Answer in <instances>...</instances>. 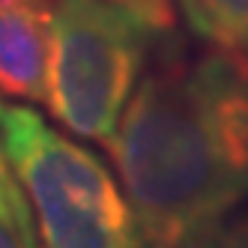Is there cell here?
<instances>
[{
	"mask_svg": "<svg viewBox=\"0 0 248 248\" xmlns=\"http://www.w3.org/2000/svg\"><path fill=\"white\" fill-rule=\"evenodd\" d=\"M108 150L140 248H183L248 201V63L218 51L162 60Z\"/></svg>",
	"mask_w": 248,
	"mask_h": 248,
	"instance_id": "cell-1",
	"label": "cell"
},
{
	"mask_svg": "<svg viewBox=\"0 0 248 248\" xmlns=\"http://www.w3.org/2000/svg\"><path fill=\"white\" fill-rule=\"evenodd\" d=\"M30 218V203L21 194L18 180L6 168L0 173V248H24Z\"/></svg>",
	"mask_w": 248,
	"mask_h": 248,
	"instance_id": "cell-6",
	"label": "cell"
},
{
	"mask_svg": "<svg viewBox=\"0 0 248 248\" xmlns=\"http://www.w3.org/2000/svg\"><path fill=\"white\" fill-rule=\"evenodd\" d=\"M6 168H9V165H6V162H3V150H0V173H3V170H6Z\"/></svg>",
	"mask_w": 248,
	"mask_h": 248,
	"instance_id": "cell-10",
	"label": "cell"
},
{
	"mask_svg": "<svg viewBox=\"0 0 248 248\" xmlns=\"http://www.w3.org/2000/svg\"><path fill=\"white\" fill-rule=\"evenodd\" d=\"M155 36L158 30L114 0H51V117L66 132L108 147Z\"/></svg>",
	"mask_w": 248,
	"mask_h": 248,
	"instance_id": "cell-3",
	"label": "cell"
},
{
	"mask_svg": "<svg viewBox=\"0 0 248 248\" xmlns=\"http://www.w3.org/2000/svg\"><path fill=\"white\" fill-rule=\"evenodd\" d=\"M114 3L126 6L158 33H168L173 27V0H114Z\"/></svg>",
	"mask_w": 248,
	"mask_h": 248,
	"instance_id": "cell-8",
	"label": "cell"
},
{
	"mask_svg": "<svg viewBox=\"0 0 248 248\" xmlns=\"http://www.w3.org/2000/svg\"><path fill=\"white\" fill-rule=\"evenodd\" d=\"M24 248H42V245H39V236H36V227H33V218H30L27 236H24Z\"/></svg>",
	"mask_w": 248,
	"mask_h": 248,
	"instance_id": "cell-9",
	"label": "cell"
},
{
	"mask_svg": "<svg viewBox=\"0 0 248 248\" xmlns=\"http://www.w3.org/2000/svg\"><path fill=\"white\" fill-rule=\"evenodd\" d=\"M0 150L36 212L42 248H140L126 194L105 162L27 105H0Z\"/></svg>",
	"mask_w": 248,
	"mask_h": 248,
	"instance_id": "cell-2",
	"label": "cell"
},
{
	"mask_svg": "<svg viewBox=\"0 0 248 248\" xmlns=\"http://www.w3.org/2000/svg\"><path fill=\"white\" fill-rule=\"evenodd\" d=\"M176 9L203 45L248 63V0H176Z\"/></svg>",
	"mask_w": 248,
	"mask_h": 248,
	"instance_id": "cell-5",
	"label": "cell"
},
{
	"mask_svg": "<svg viewBox=\"0 0 248 248\" xmlns=\"http://www.w3.org/2000/svg\"><path fill=\"white\" fill-rule=\"evenodd\" d=\"M183 248H248V216H233L198 230Z\"/></svg>",
	"mask_w": 248,
	"mask_h": 248,
	"instance_id": "cell-7",
	"label": "cell"
},
{
	"mask_svg": "<svg viewBox=\"0 0 248 248\" xmlns=\"http://www.w3.org/2000/svg\"><path fill=\"white\" fill-rule=\"evenodd\" d=\"M51 0H0V93L45 102Z\"/></svg>",
	"mask_w": 248,
	"mask_h": 248,
	"instance_id": "cell-4",
	"label": "cell"
}]
</instances>
